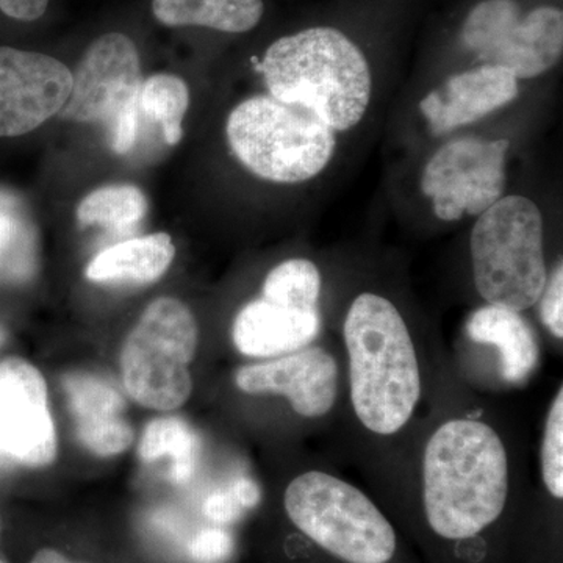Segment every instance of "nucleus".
<instances>
[{
  "label": "nucleus",
  "mask_w": 563,
  "mask_h": 563,
  "mask_svg": "<svg viewBox=\"0 0 563 563\" xmlns=\"http://www.w3.org/2000/svg\"><path fill=\"white\" fill-rule=\"evenodd\" d=\"M426 520L446 540L473 539L495 523L509 496V457L501 437L484 421L442 422L422 454Z\"/></svg>",
  "instance_id": "obj_1"
},
{
  "label": "nucleus",
  "mask_w": 563,
  "mask_h": 563,
  "mask_svg": "<svg viewBox=\"0 0 563 563\" xmlns=\"http://www.w3.org/2000/svg\"><path fill=\"white\" fill-rule=\"evenodd\" d=\"M343 339L355 417L374 435H395L421 399L420 362L402 314L384 296L362 292L344 318Z\"/></svg>",
  "instance_id": "obj_2"
},
{
  "label": "nucleus",
  "mask_w": 563,
  "mask_h": 563,
  "mask_svg": "<svg viewBox=\"0 0 563 563\" xmlns=\"http://www.w3.org/2000/svg\"><path fill=\"white\" fill-rule=\"evenodd\" d=\"M269 95L314 111L333 132L350 131L372 99V70L343 32L313 27L282 36L258 66Z\"/></svg>",
  "instance_id": "obj_3"
},
{
  "label": "nucleus",
  "mask_w": 563,
  "mask_h": 563,
  "mask_svg": "<svg viewBox=\"0 0 563 563\" xmlns=\"http://www.w3.org/2000/svg\"><path fill=\"white\" fill-rule=\"evenodd\" d=\"M225 133L244 168L276 184L313 179L332 161L336 144L335 132L314 111L272 95L239 103Z\"/></svg>",
  "instance_id": "obj_4"
},
{
  "label": "nucleus",
  "mask_w": 563,
  "mask_h": 563,
  "mask_svg": "<svg viewBox=\"0 0 563 563\" xmlns=\"http://www.w3.org/2000/svg\"><path fill=\"white\" fill-rule=\"evenodd\" d=\"M474 285L495 306L525 312L539 302L548 273L542 211L525 196H506L484 211L472 239Z\"/></svg>",
  "instance_id": "obj_5"
},
{
  "label": "nucleus",
  "mask_w": 563,
  "mask_h": 563,
  "mask_svg": "<svg viewBox=\"0 0 563 563\" xmlns=\"http://www.w3.org/2000/svg\"><path fill=\"white\" fill-rule=\"evenodd\" d=\"M285 512L291 523L346 563H388L396 553V532L376 504L333 474L307 472L288 484Z\"/></svg>",
  "instance_id": "obj_6"
},
{
  "label": "nucleus",
  "mask_w": 563,
  "mask_h": 563,
  "mask_svg": "<svg viewBox=\"0 0 563 563\" xmlns=\"http://www.w3.org/2000/svg\"><path fill=\"white\" fill-rule=\"evenodd\" d=\"M198 342V321L184 302L152 301L122 344V383L133 401L157 412L184 406L192 390Z\"/></svg>",
  "instance_id": "obj_7"
},
{
  "label": "nucleus",
  "mask_w": 563,
  "mask_h": 563,
  "mask_svg": "<svg viewBox=\"0 0 563 563\" xmlns=\"http://www.w3.org/2000/svg\"><path fill=\"white\" fill-rule=\"evenodd\" d=\"M141 84L136 44L124 33H106L81 55L62 114L84 124H107L111 150L128 154L139 133Z\"/></svg>",
  "instance_id": "obj_8"
},
{
  "label": "nucleus",
  "mask_w": 563,
  "mask_h": 563,
  "mask_svg": "<svg viewBox=\"0 0 563 563\" xmlns=\"http://www.w3.org/2000/svg\"><path fill=\"white\" fill-rule=\"evenodd\" d=\"M462 40L484 65L509 70L517 80L533 79L561 60L563 13L539 7L521 18L515 0H484L470 11Z\"/></svg>",
  "instance_id": "obj_9"
},
{
  "label": "nucleus",
  "mask_w": 563,
  "mask_h": 563,
  "mask_svg": "<svg viewBox=\"0 0 563 563\" xmlns=\"http://www.w3.org/2000/svg\"><path fill=\"white\" fill-rule=\"evenodd\" d=\"M509 141L453 140L426 165L421 190L442 221L479 217L503 198Z\"/></svg>",
  "instance_id": "obj_10"
},
{
  "label": "nucleus",
  "mask_w": 563,
  "mask_h": 563,
  "mask_svg": "<svg viewBox=\"0 0 563 563\" xmlns=\"http://www.w3.org/2000/svg\"><path fill=\"white\" fill-rule=\"evenodd\" d=\"M0 454L29 468H43L57 457L46 380L20 357L0 362Z\"/></svg>",
  "instance_id": "obj_11"
},
{
  "label": "nucleus",
  "mask_w": 563,
  "mask_h": 563,
  "mask_svg": "<svg viewBox=\"0 0 563 563\" xmlns=\"http://www.w3.org/2000/svg\"><path fill=\"white\" fill-rule=\"evenodd\" d=\"M73 70L40 52L0 47V139L22 136L62 113Z\"/></svg>",
  "instance_id": "obj_12"
},
{
  "label": "nucleus",
  "mask_w": 563,
  "mask_h": 563,
  "mask_svg": "<svg viewBox=\"0 0 563 563\" xmlns=\"http://www.w3.org/2000/svg\"><path fill=\"white\" fill-rule=\"evenodd\" d=\"M339 363L318 346L244 365L235 373V385L247 395L284 396L291 409L307 420L331 413L339 398Z\"/></svg>",
  "instance_id": "obj_13"
},
{
  "label": "nucleus",
  "mask_w": 563,
  "mask_h": 563,
  "mask_svg": "<svg viewBox=\"0 0 563 563\" xmlns=\"http://www.w3.org/2000/svg\"><path fill=\"white\" fill-rule=\"evenodd\" d=\"M518 92V80L509 70L483 65L450 77L422 99L420 110L431 131L440 135L483 120L512 102Z\"/></svg>",
  "instance_id": "obj_14"
},
{
  "label": "nucleus",
  "mask_w": 563,
  "mask_h": 563,
  "mask_svg": "<svg viewBox=\"0 0 563 563\" xmlns=\"http://www.w3.org/2000/svg\"><path fill=\"white\" fill-rule=\"evenodd\" d=\"M321 325L320 309L290 306L262 296L236 314L232 340L246 357L276 358L312 346Z\"/></svg>",
  "instance_id": "obj_15"
},
{
  "label": "nucleus",
  "mask_w": 563,
  "mask_h": 563,
  "mask_svg": "<svg viewBox=\"0 0 563 563\" xmlns=\"http://www.w3.org/2000/svg\"><path fill=\"white\" fill-rule=\"evenodd\" d=\"M62 385L74 431L85 450L113 457L131 446L133 429L124 417V399L113 385L88 373L68 374Z\"/></svg>",
  "instance_id": "obj_16"
},
{
  "label": "nucleus",
  "mask_w": 563,
  "mask_h": 563,
  "mask_svg": "<svg viewBox=\"0 0 563 563\" xmlns=\"http://www.w3.org/2000/svg\"><path fill=\"white\" fill-rule=\"evenodd\" d=\"M466 333L474 343L496 347L506 383L523 384L539 366V340L520 312L487 303L470 317Z\"/></svg>",
  "instance_id": "obj_17"
},
{
  "label": "nucleus",
  "mask_w": 563,
  "mask_h": 563,
  "mask_svg": "<svg viewBox=\"0 0 563 563\" xmlns=\"http://www.w3.org/2000/svg\"><path fill=\"white\" fill-rule=\"evenodd\" d=\"M176 257L172 235L152 233L125 240L99 252L87 268L91 282L118 284H152L165 276Z\"/></svg>",
  "instance_id": "obj_18"
},
{
  "label": "nucleus",
  "mask_w": 563,
  "mask_h": 563,
  "mask_svg": "<svg viewBox=\"0 0 563 563\" xmlns=\"http://www.w3.org/2000/svg\"><path fill=\"white\" fill-rule=\"evenodd\" d=\"M152 14L165 27H206L246 33L265 13L263 0H152Z\"/></svg>",
  "instance_id": "obj_19"
},
{
  "label": "nucleus",
  "mask_w": 563,
  "mask_h": 563,
  "mask_svg": "<svg viewBox=\"0 0 563 563\" xmlns=\"http://www.w3.org/2000/svg\"><path fill=\"white\" fill-rule=\"evenodd\" d=\"M201 442L190 426L176 417L157 418L144 429L139 444V457L144 463L169 459V479L185 484L198 468Z\"/></svg>",
  "instance_id": "obj_20"
},
{
  "label": "nucleus",
  "mask_w": 563,
  "mask_h": 563,
  "mask_svg": "<svg viewBox=\"0 0 563 563\" xmlns=\"http://www.w3.org/2000/svg\"><path fill=\"white\" fill-rule=\"evenodd\" d=\"M140 111L162 129L163 139L176 146L184 136L181 122L190 107V90L174 74H155L141 84Z\"/></svg>",
  "instance_id": "obj_21"
},
{
  "label": "nucleus",
  "mask_w": 563,
  "mask_h": 563,
  "mask_svg": "<svg viewBox=\"0 0 563 563\" xmlns=\"http://www.w3.org/2000/svg\"><path fill=\"white\" fill-rule=\"evenodd\" d=\"M146 211V196L135 185H109L81 199L76 214L81 225L124 231L139 224Z\"/></svg>",
  "instance_id": "obj_22"
},
{
  "label": "nucleus",
  "mask_w": 563,
  "mask_h": 563,
  "mask_svg": "<svg viewBox=\"0 0 563 563\" xmlns=\"http://www.w3.org/2000/svg\"><path fill=\"white\" fill-rule=\"evenodd\" d=\"M38 268V243L31 224L16 211H0V284L32 279Z\"/></svg>",
  "instance_id": "obj_23"
},
{
  "label": "nucleus",
  "mask_w": 563,
  "mask_h": 563,
  "mask_svg": "<svg viewBox=\"0 0 563 563\" xmlns=\"http://www.w3.org/2000/svg\"><path fill=\"white\" fill-rule=\"evenodd\" d=\"M322 279L320 269L307 258H290L274 266L263 282L262 296L290 306L318 309Z\"/></svg>",
  "instance_id": "obj_24"
},
{
  "label": "nucleus",
  "mask_w": 563,
  "mask_h": 563,
  "mask_svg": "<svg viewBox=\"0 0 563 563\" xmlns=\"http://www.w3.org/2000/svg\"><path fill=\"white\" fill-rule=\"evenodd\" d=\"M542 479L555 499L563 498V390L558 391L544 422Z\"/></svg>",
  "instance_id": "obj_25"
},
{
  "label": "nucleus",
  "mask_w": 563,
  "mask_h": 563,
  "mask_svg": "<svg viewBox=\"0 0 563 563\" xmlns=\"http://www.w3.org/2000/svg\"><path fill=\"white\" fill-rule=\"evenodd\" d=\"M540 318L554 339H563V265L555 266L554 273L544 285L539 299Z\"/></svg>",
  "instance_id": "obj_26"
},
{
  "label": "nucleus",
  "mask_w": 563,
  "mask_h": 563,
  "mask_svg": "<svg viewBox=\"0 0 563 563\" xmlns=\"http://www.w3.org/2000/svg\"><path fill=\"white\" fill-rule=\"evenodd\" d=\"M232 537L222 529L209 528L199 532L190 543V555L198 563H218L232 553Z\"/></svg>",
  "instance_id": "obj_27"
},
{
  "label": "nucleus",
  "mask_w": 563,
  "mask_h": 563,
  "mask_svg": "<svg viewBox=\"0 0 563 563\" xmlns=\"http://www.w3.org/2000/svg\"><path fill=\"white\" fill-rule=\"evenodd\" d=\"M242 504L235 498L233 493L218 492L210 495L203 504V512L210 520L217 523H231L242 515Z\"/></svg>",
  "instance_id": "obj_28"
},
{
  "label": "nucleus",
  "mask_w": 563,
  "mask_h": 563,
  "mask_svg": "<svg viewBox=\"0 0 563 563\" xmlns=\"http://www.w3.org/2000/svg\"><path fill=\"white\" fill-rule=\"evenodd\" d=\"M49 0H0V10L11 20L32 22L46 13Z\"/></svg>",
  "instance_id": "obj_29"
},
{
  "label": "nucleus",
  "mask_w": 563,
  "mask_h": 563,
  "mask_svg": "<svg viewBox=\"0 0 563 563\" xmlns=\"http://www.w3.org/2000/svg\"><path fill=\"white\" fill-rule=\"evenodd\" d=\"M232 493L242 504V507H254L261 501V490H258L257 484L247 479V477L236 481L233 484Z\"/></svg>",
  "instance_id": "obj_30"
},
{
  "label": "nucleus",
  "mask_w": 563,
  "mask_h": 563,
  "mask_svg": "<svg viewBox=\"0 0 563 563\" xmlns=\"http://www.w3.org/2000/svg\"><path fill=\"white\" fill-rule=\"evenodd\" d=\"M31 563H80V562H74L70 561V559L65 558L62 553H58V551L49 550V548H46V550H41L38 553L35 554V558L32 559Z\"/></svg>",
  "instance_id": "obj_31"
},
{
  "label": "nucleus",
  "mask_w": 563,
  "mask_h": 563,
  "mask_svg": "<svg viewBox=\"0 0 563 563\" xmlns=\"http://www.w3.org/2000/svg\"><path fill=\"white\" fill-rule=\"evenodd\" d=\"M14 209H16L14 198L0 191V211H14Z\"/></svg>",
  "instance_id": "obj_32"
},
{
  "label": "nucleus",
  "mask_w": 563,
  "mask_h": 563,
  "mask_svg": "<svg viewBox=\"0 0 563 563\" xmlns=\"http://www.w3.org/2000/svg\"><path fill=\"white\" fill-rule=\"evenodd\" d=\"M3 342H5V332L0 328V346H2Z\"/></svg>",
  "instance_id": "obj_33"
},
{
  "label": "nucleus",
  "mask_w": 563,
  "mask_h": 563,
  "mask_svg": "<svg viewBox=\"0 0 563 563\" xmlns=\"http://www.w3.org/2000/svg\"><path fill=\"white\" fill-rule=\"evenodd\" d=\"M0 563H3L2 561H0Z\"/></svg>",
  "instance_id": "obj_34"
}]
</instances>
